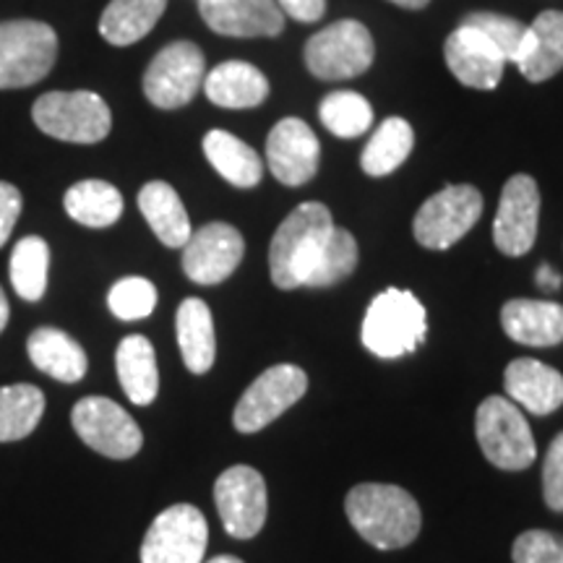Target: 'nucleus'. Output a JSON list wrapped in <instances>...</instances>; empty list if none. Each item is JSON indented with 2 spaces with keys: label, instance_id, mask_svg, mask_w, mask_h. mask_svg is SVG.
<instances>
[{
  "label": "nucleus",
  "instance_id": "obj_3",
  "mask_svg": "<svg viewBox=\"0 0 563 563\" xmlns=\"http://www.w3.org/2000/svg\"><path fill=\"white\" fill-rule=\"evenodd\" d=\"M428 316L422 302L410 290H397L389 287L376 295L365 311L361 340L373 355L402 357L410 355L426 342Z\"/></svg>",
  "mask_w": 563,
  "mask_h": 563
},
{
  "label": "nucleus",
  "instance_id": "obj_23",
  "mask_svg": "<svg viewBox=\"0 0 563 563\" xmlns=\"http://www.w3.org/2000/svg\"><path fill=\"white\" fill-rule=\"evenodd\" d=\"M26 352H30L32 363L42 373L58 378L63 384H76L87 376V352H84V347L74 336L60 332V329H34L30 340H26Z\"/></svg>",
  "mask_w": 563,
  "mask_h": 563
},
{
  "label": "nucleus",
  "instance_id": "obj_5",
  "mask_svg": "<svg viewBox=\"0 0 563 563\" xmlns=\"http://www.w3.org/2000/svg\"><path fill=\"white\" fill-rule=\"evenodd\" d=\"M475 433L493 467L519 473L538 460L530 422L509 397H485L475 415Z\"/></svg>",
  "mask_w": 563,
  "mask_h": 563
},
{
  "label": "nucleus",
  "instance_id": "obj_4",
  "mask_svg": "<svg viewBox=\"0 0 563 563\" xmlns=\"http://www.w3.org/2000/svg\"><path fill=\"white\" fill-rule=\"evenodd\" d=\"M58 58V34L32 19L0 24V89H24L45 79Z\"/></svg>",
  "mask_w": 563,
  "mask_h": 563
},
{
  "label": "nucleus",
  "instance_id": "obj_36",
  "mask_svg": "<svg viewBox=\"0 0 563 563\" xmlns=\"http://www.w3.org/2000/svg\"><path fill=\"white\" fill-rule=\"evenodd\" d=\"M110 311L121 321H139L157 308V287L144 277H125L110 287Z\"/></svg>",
  "mask_w": 563,
  "mask_h": 563
},
{
  "label": "nucleus",
  "instance_id": "obj_40",
  "mask_svg": "<svg viewBox=\"0 0 563 563\" xmlns=\"http://www.w3.org/2000/svg\"><path fill=\"white\" fill-rule=\"evenodd\" d=\"M282 13L290 19H298L302 24L319 21L327 11V0H277Z\"/></svg>",
  "mask_w": 563,
  "mask_h": 563
},
{
  "label": "nucleus",
  "instance_id": "obj_10",
  "mask_svg": "<svg viewBox=\"0 0 563 563\" xmlns=\"http://www.w3.org/2000/svg\"><path fill=\"white\" fill-rule=\"evenodd\" d=\"M209 527L191 504H175L154 519L141 543V563H203Z\"/></svg>",
  "mask_w": 563,
  "mask_h": 563
},
{
  "label": "nucleus",
  "instance_id": "obj_41",
  "mask_svg": "<svg viewBox=\"0 0 563 563\" xmlns=\"http://www.w3.org/2000/svg\"><path fill=\"white\" fill-rule=\"evenodd\" d=\"M534 282H538L540 290H548V292L559 290V287H561V277H559V272H555L553 266H548V264L540 266V269H538V277H534Z\"/></svg>",
  "mask_w": 563,
  "mask_h": 563
},
{
  "label": "nucleus",
  "instance_id": "obj_30",
  "mask_svg": "<svg viewBox=\"0 0 563 563\" xmlns=\"http://www.w3.org/2000/svg\"><path fill=\"white\" fill-rule=\"evenodd\" d=\"M415 146V131L405 118H386V121L373 131V136L361 154V167L371 178H384L391 175L405 159L410 157Z\"/></svg>",
  "mask_w": 563,
  "mask_h": 563
},
{
  "label": "nucleus",
  "instance_id": "obj_34",
  "mask_svg": "<svg viewBox=\"0 0 563 563\" xmlns=\"http://www.w3.org/2000/svg\"><path fill=\"white\" fill-rule=\"evenodd\" d=\"M357 256H361V251H357L355 235L334 224L319 258H316L311 274H308L306 287H332L336 282L347 279L355 272Z\"/></svg>",
  "mask_w": 563,
  "mask_h": 563
},
{
  "label": "nucleus",
  "instance_id": "obj_8",
  "mask_svg": "<svg viewBox=\"0 0 563 563\" xmlns=\"http://www.w3.org/2000/svg\"><path fill=\"white\" fill-rule=\"evenodd\" d=\"M481 214L483 196L475 186H467V183L446 186L443 191L433 194L415 214V241L422 249L446 251L475 228Z\"/></svg>",
  "mask_w": 563,
  "mask_h": 563
},
{
  "label": "nucleus",
  "instance_id": "obj_16",
  "mask_svg": "<svg viewBox=\"0 0 563 563\" xmlns=\"http://www.w3.org/2000/svg\"><path fill=\"white\" fill-rule=\"evenodd\" d=\"M321 146L311 125L300 118H282L266 139V167L282 186H306L319 173Z\"/></svg>",
  "mask_w": 563,
  "mask_h": 563
},
{
  "label": "nucleus",
  "instance_id": "obj_22",
  "mask_svg": "<svg viewBox=\"0 0 563 563\" xmlns=\"http://www.w3.org/2000/svg\"><path fill=\"white\" fill-rule=\"evenodd\" d=\"M203 91L209 102L228 110L258 108L269 97V79L245 60H224L209 76H203Z\"/></svg>",
  "mask_w": 563,
  "mask_h": 563
},
{
  "label": "nucleus",
  "instance_id": "obj_39",
  "mask_svg": "<svg viewBox=\"0 0 563 563\" xmlns=\"http://www.w3.org/2000/svg\"><path fill=\"white\" fill-rule=\"evenodd\" d=\"M21 214V194L16 186L0 180V249L9 243L13 228Z\"/></svg>",
  "mask_w": 563,
  "mask_h": 563
},
{
  "label": "nucleus",
  "instance_id": "obj_2",
  "mask_svg": "<svg viewBox=\"0 0 563 563\" xmlns=\"http://www.w3.org/2000/svg\"><path fill=\"white\" fill-rule=\"evenodd\" d=\"M332 230V211L319 201L300 203L285 217L269 245V274L279 290L306 287L308 274Z\"/></svg>",
  "mask_w": 563,
  "mask_h": 563
},
{
  "label": "nucleus",
  "instance_id": "obj_24",
  "mask_svg": "<svg viewBox=\"0 0 563 563\" xmlns=\"http://www.w3.org/2000/svg\"><path fill=\"white\" fill-rule=\"evenodd\" d=\"M139 209L144 220L150 222L154 235L159 238V243H165L167 249H183L188 243L194 232L191 220H188V211L183 207L178 191L167 186L165 180H152L141 188Z\"/></svg>",
  "mask_w": 563,
  "mask_h": 563
},
{
  "label": "nucleus",
  "instance_id": "obj_14",
  "mask_svg": "<svg viewBox=\"0 0 563 563\" xmlns=\"http://www.w3.org/2000/svg\"><path fill=\"white\" fill-rule=\"evenodd\" d=\"M540 222V188L530 175H514L506 180L498 199L493 241L504 256H525L538 241Z\"/></svg>",
  "mask_w": 563,
  "mask_h": 563
},
{
  "label": "nucleus",
  "instance_id": "obj_33",
  "mask_svg": "<svg viewBox=\"0 0 563 563\" xmlns=\"http://www.w3.org/2000/svg\"><path fill=\"white\" fill-rule=\"evenodd\" d=\"M323 129L340 139H357L373 125V108L357 91H332L319 104Z\"/></svg>",
  "mask_w": 563,
  "mask_h": 563
},
{
  "label": "nucleus",
  "instance_id": "obj_1",
  "mask_svg": "<svg viewBox=\"0 0 563 563\" xmlns=\"http://www.w3.org/2000/svg\"><path fill=\"white\" fill-rule=\"evenodd\" d=\"M344 511L361 538L382 551L407 548L422 525L418 501L405 488L389 483L355 485L347 493Z\"/></svg>",
  "mask_w": 563,
  "mask_h": 563
},
{
  "label": "nucleus",
  "instance_id": "obj_32",
  "mask_svg": "<svg viewBox=\"0 0 563 563\" xmlns=\"http://www.w3.org/2000/svg\"><path fill=\"white\" fill-rule=\"evenodd\" d=\"M47 269H51V249L37 235L21 238L11 253V285L19 298L37 302L47 290Z\"/></svg>",
  "mask_w": 563,
  "mask_h": 563
},
{
  "label": "nucleus",
  "instance_id": "obj_9",
  "mask_svg": "<svg viewBox=\"0 0 563 563\" xmlns=\"http://www.w3.org/2000/svg\"><path fill=\"white\" fill-rule=\"evenodd\" d=\"M207 76V60L199 45L180 40L162 47L144 74V95L154 108L178 110L201 89Z\"/></svg>",
  "mask_w": 563,
  "mask_h": 563
},
{
  "label": "nucleus",
  "instance_id": "obj_11",
  "mask_svg": "<svg viewBox=\"0 0 563 563\" xmlns=\"http://www.w3.org/2000/svg\"><path fill=\"white\" fill-rule=\"evenodd\" d=\"M70 422L89 449L110 460H131L144 443L139 422L108 397H84L70 412Z\"/></svg>",
  "mask_w": 563,
  "mask_h": 563
},
{
  "label": "nucleus",
  "instance_id": "obj_25",
  "mask_svg": "<svg viewBox=\"0 0 563 563\" xmlns=\"http://www.w3.org/2000/svg\"><path fill=\"white\" fill-rule=\"evenodd\" d=\"M175 332H178L180 355L186 368L196 376L207 373L217 357L214 319H211L207 302L201 298L183 300L178 316H175Z\"/></svg>",
  "mask_w": 563,
  "mask_h": 563
},
{
  "label": "nucleus",
  "instance_id": "obj_17",
  "mask_svg": "<svg viewBox=\"0 0 563 563\" xmlns=\"http://www.w3.org/2000/svg\"><path fill=\"white\" fill-rule=\"evenodd\" d=\"M443 58L462 87L481 91L496 89L506 66L504 55L490 45V40L470 24H462L460 30L449 34Z\"/></svg>",
  "mask_w": 563,
  "mask_h": 563
},
{
  "label": "nucleus",
  "instance_id": "obj_7",
  "mask_svg": "<svg viewBox=\"0 0 563 563\" xmlns=\"http://www.w3.org/2000/svg\"><path fill=\"white\" fill-rule=\"evenodd\" d=\"M376 58V45L368 26L355 19H342L313 34L306 45V66L316 79L342 81L361 76Z\"/></svg>",
  "mask_w": 563,
  "mask_h": 563
},
{
  "label": "nucleus",
  "instance_id": "obj_35",
  "mask_svg": "<svg viewBox=\"0 0 563 563\" xmlns=\"http://www.w3.org/2000/svg\"><path fill=\"white\" fill-rule=\"evenodd\" d=\"M462 24H470L475 26L477 32H483L485 37L490 40V45L504 55L506 63L517 60V55L522 51L525 37H527V24H522L519 19L501 16V13L477 11V13H470V16H464Z\"/></svg>",
  "mask_w": 563,
  "mask_h": 563
},
{
  "label": "nucleus",
  "instance_id": "obj_20",
  "mask_svg": "<svg viewBox=\"0 0 563 563\" xmlns=\"http://www.w3.org/2000/svg\"><path fill=\"white\" fill-rule=\"evenodd\" d=\"M501 327L527 347H555L563 342V306L553 300H509L501 308Z\"/></svg>",
  "mask_w": 563,
  "mask_h": 563
},
{
  "label": "nucleus",
  "instance_id": "obj_38",
  "mask_svg": "<svg viewBox=\"0 0 563 563\" xmlns=\"http://www.w3.org/2000/svg\"><path fill=\"white\" fill-rule=\"evenodd\" d=\"M543 496L548 509L563 511V433L551 441L543 460Z\"/></svg>",
  "mask_w": 563,
  "mask_h": 563
},
{
  "label": "nucleus",
  "instance_id": "obj_19",
  "mask_svg": "<svg viewBox=\"0 0 563 563\" xmlns=\"http://www.w3.org/2000/svg\"><path fill=\"white\" fill-rule=\"evenodd\" d=\"M506 397L532 415H551L563 405V376L551 365L517 357L504 371Z\"/></svg>",
  "mask_w": 563,
  "mask_h": 563
},
{
  "label": "nucleus",
  "instance_id": "obj_37",
  "mask_svg": "<svg viewBox=\"0 0 563 563\" xmlns=\"http://www.w3.org/2000/svg\"><path fill=\"white\" fill-rule=\"evenodd\" d=\"M514 563H563V534L548 530L522 532L511 548Z\"/></svg>",
  "mask_w": 563,
  "mask_h": 563
},
{
  "label": "nucleus",
  "instance_id": "obj_13",
  "mask_svg": "<svg viewBox=\"0 0 563 563\" xmlns=\"http://www.w3.org/2000/svg\"><path fill=\"white\" fill-rule=\"evenodd\" d=\"M214 501L228 534L238 540H251L262 532L266 522V483L258 470L249 464H235L224 470L214 483Z\"/></svg>",
  "mask_w": 563,
  "mask_h": 563
},
{
  "label": "nucleus",
  "instance_id": "obj_21",
  "mask_svg": "<svg viewBox=\"0 0 563 563\" xmlns=\"http://www.w3.org/2000/svg\"><path fill=\"white\" fill-rule=\"evenodd\" d=\"M514 66L527 81L540 84L563 68V13L543 11L527 26V37Z\"/></svg>",
  "mask_w": 563,
  "mask_h": 563
},
{
  "label": "nucleus",
  "instance_id": "obj_28",
  "mask_svg": "<svg viewBox=\"0 0 563 563\" xmlns=\"http://www.w3.org/2000/svg\"><path fill=\"white\" fill-rule=\"evenodd\" d=\"M165 9L167 0H110L102 11L100 34L110 45L129 47L157 26Z\"/></svg>",
  "mask_w": 563,
  "mask_h": 563
},
{
  "label": "nucleus",
  "instance_id": "obj_44",
  "mask_svg": "<svg viewBox=\"0 0 563 563\" xmlns=\"http://www.w3.org/2000/svg\"><path fill=\"white\" fill-rule=\"evenodd\" d=\"M209 563H243V561L235 559V555H217V559H211Z\"/></svg>",
  "mask_w": 563,
  "mask_h": 563
},
{
  "label": "nucleus",
  "instance_id": "obj_18",
  "mask_svg": "<svg viewBox=\"0 0 563 563\" xmlns=\"http://www.w3.org/2000/svg\"><path fill=\"white\" fill-rule=\"evenodd\" d=\"M199 11L222 37H277L285 30L277 0H199Z\"/></svg>",
  "mask_w": 563,
  "mask_h": 563
},
{
  "label": "nucleus",
  "instance_id": "obj_6",
  "mask_svg": "<svg viewBox=\"0 0 563 563\" xmlns=\"http://www.w3.org/2000/svg\"><path fill=\"white\" fill-rule=\"evenodd\" d=\"M34 125L70 144H97L112 129L108 102L95 91H47L32 108Z\"/></svg>",
  "mask_w": 563,
  "mask_h": 563
},
{
  "label": "nucleus",
  "instance_id": "obj_26",
  "mask_svg": "<svg viewBox=\"0 0 563 563\" xmlns=\"http://www.w3.org/2000/svg\"><path fill=\"white\" fill-rule=\"evenodd\" d=\"M115 368L125 397L133 405L146 407L157 399L159 391V371L157 355H154L152 342L141 334H131L118 344Z\"/></svg>",
  "mask_w": 563,
  "mask_h": 563
},
{
  "label": "nucleus",
  "instance_id": "obj_42",
  "mask_svg": "<svg viewBox=\"0 0 563 563\" xmlns=\"http://www.w3.org/2000/svg\"><path fill=\"white\" fill-rule=\"evenodd\" d=\"M391 3L402 5V9H410V11H420V9H426L431 0H391Z\"/></svg>",
  "mask_w": 563,
  "mask_h": 563
},
{
  "label": "nucleus",
  "instance_id": "obj_29",
  "mask_svg": "<svg viewBox=\"0 0 563 563\" xmlns=\"http://www.w3.org/2000/svg\"><path fill=\"white\" fill-rule=\"evenodd\" d=\"M63 207H66L74 222L100 230L121 220L123 196L115 186L104 180H81L68 188Z\"/></svg>",
  "mask_w": 563,
  "mask_h": 563
},
{
  "label": "nucleus",
  "instance_id": "obj_43",
  "mask_svg": "<svg viewBox=\"0 0 563 563\" xmlns=\"http://www.w3.org/2000/svg\"><path fill=\"white\" fill-rule=\"evenodd\" d=\"M5 323H9V300H5V292L0 290V332L5 329Z\"/></svg>",
  "mask_w": 563,
  "mask_h": 563
},
{
  "label": "nucleus",
  "instance_id": "obj_27",
  "mask_svg": "<svg viewBox=\"0 0 563 563\" xmlns=\"http://www.w3.org/2000/svg\"><path fill=\"white\" fill-rule=\"evenodd\" d=\"M203 154L209 165L238 188H253L264 178V162L256 150L228 131H209L203 136Z\"/></svg>",
  "mask_w": 563,
  "mask_h": 563
},
{
  "label": "nucleus",
  "instance_id": "obj_31",
  "mask_svg": "<svg viewBox=\"0 0 563 563\" xmlns=\"http://www.w3.org/2000/svg\"><path fill=\"white\" fill-rule=\"evenodd\" d=\"M45 412V394L32 384L0 386V443L26 439Z\"/></svg>",
  "mask_w": 563,
  "mask_h": 563
},
{
  "label": "nucleus",
  "instance_id": "obj_12",
  "mask_svg": "<svg viewBox=\"0 0 563 563\" xmlns=\"http://www.w3.org/2000/svg\"><path fill=\"white\" fill-rule=\"evenodd\" d=\"M308 391V376L298 365H272L253 382L235 405L232 422L241 433H256L290 410Z\"/></svg>",
  "mask_w": 563,
  "mask_h": 563
},
{
  "label": "nucleus",
  "instance_id": "obj_15",
  "mask_svg": "<svg viewBox=\"0 0 563 563\" xmlns=\"http://www.w3.org/2000/svg\"><path fill=\"white\" fill-rule=\"evenodd\" d=\"M245 241L232 224L211 222L183 245V272L196 285H220L243 262Z\"/></svg>",
  "mask_w": 563,
  "mask_h": 563
}]
</instances>
